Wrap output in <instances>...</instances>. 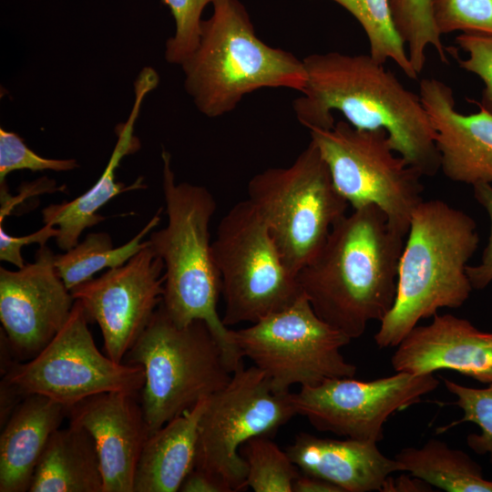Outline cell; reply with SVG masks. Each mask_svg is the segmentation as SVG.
Here are the masks:
<instances>
[{
	"label": "cell",
	"instance_id": "cell-1",
	"mask_svg": "<svg viewBox=\"0 0 492 492\" xmlns=\"http://www.w3.org/2000/svg\"><path fill=\"white\" fill-rule=\"evenodd\" d=\"M306 84L292 108L309 130L334 126V112L362 129H384L394 150L423 177L440 170L430 117L419 94L370 54L336 51L302 59Z\"/></svg>",
	"mask_w": 492,
	"mask_h": 492
},
{
	"label": "cell",
	"instance_id": "cell-2",
	"mask_svg": "<svg viewBox=\"0 0 492 492\" xmlns=\"http://www.w3.org/2000/svg\"><path fill=\"white\" fill-rule=\"evenodd\" d=\"M405 238L372 204L340 218L297 274L317 315L351 339L381 322L395 302Z\"/></svg>",
	"mask_w": 492,
	"mask_h": 492
},
{
	"label": "cell",
	"instance_id": "cell-3",
	"mask_svg": "<svg viewBox=\"0 0 492 492\" xmlns=\"http://www.w3.org/2000/svg\"><path fill=\"white\" fill-rule=\"evenodd\" d=\"M161 159L168 222L164 228L151 231L149 239L151 249L164 263L161 305L179 326L196 320L205 322L233 373L244 364L232 330L218 313L221 282L210 232L216 200L203 186L176 182L171 156L164 148Z\"/></svg>",
	"mask_w": 492,
	"mask_h": 492
},
{
	"label": "cell",
	"instance_id": "cell-4",
	"mask_svg": "<svg viewBox=\"0 0 492 492\" xmlns=\"http://www.w3.org/2000/svg\"><path fill=\"white\" fill-rule=\"evenodd\" d=\"M405 237L395 302L374 334L380 348L397 346L438 310L461 307L473 290L466 268L479 237L471 216L444 200H423Z\"/></svg>",
	"mask_w": 492,
	"mask_h": 492
},
{
	"label": "cell",
	"instance_id": "cell-5",
	"mask_svg": "<svg viewBox=\"0 0 492 492\" xmlns=\"http://www.w3.org/2000/svg\"><path fill=\"white\" fill-rule=\"evenodd\" d=\"M212 5L211 16L201 22L196 50L181 65L185 90L201 114L230 113L260 88L302 91V60L260 39L239 0H216Z\"/></svg>",
	"mask_w": 492,
	"mask_h": 492
},
{
	"label": "cell",
	"instance_id": "cell-6",
	"mask_svg": "<svg viewBox=\"0 0 492 492\" xmlns=\"http://www.w3.org/2000/svg\"><path fill=\"white\" fill-rule=\"evenodd\" d=\"M123 363L144 369L139 401L150 434L223 388L232 374L206 323L179 326L161 303Z\"/></svg>",
	"mask_w": 492,
	"mask_h": 492
},
{
	"label": "cell",
	"instance_id": "cell-7",
	"mask_svg": "<svg viewBox=\"0 0 492 492\" xmlns=\"http://www.w3.org/2000/svg\"><path fill=\"white\" fill-rule=\"evenodd\" d=\"M248 200L266 222L287 269L297 277L325 243L348 202L311 139L285 168H269L248 183Z\"/></svg>",
	"mask_w": 492,
	"mask_h": 492
},
{
	"label": "cell",
	"instance_id": "cell-8",
	"mask_svg": "<svg viewBox=\"0 0 492 492\" xmlns=\"http://www.w3.org/2000/svg\"><path fill=\"white\" fill-rule=\"evenodd\" d=\"M212 250L226 326L255 323L302 295L297 277L287 269L266 222L248 199L222 217Z\"/></svg>",
	"mask_w": 492,
	"mask_h": 492
},
{
	"label": "cell",
	"instance_id": "cell-9",
	"mask_svg": "<svg viewBox=\"0 0 492 492\" xmlns=\"http://www.w3.org/2000/svg\"><path fill=\"white\" fill-rule=\"evenodd\" d=\"M338 192L353 209L378 207L390 225L406 236L423 200V176L393 149L384 129H362L345 119L328 129L309 130Z\"/></svg>",
	"mask_w": 492,
	"mask_h": 492
},
{
	"label": "cell",
	"instance_id": "cell-10",
	"mask_svg": "<svg viewBox=\"0 0 492 492\" xmlns=\"http://www.w3.org/2000/svg\"><path fill=\"white\" fill-rule=\"evenodd\" d=\"M232 336L278 394L290 393L294 384L354 377L357 371L341 354L352 339L321 319L303 293L288 307L232 330Z\"/></svg>",
	"mask_w": 492,
	"mask_h": 492
},
{
	"label": "cell",
	"instance_id": "cell-11",
	"mask_svg": "<svg viewBox=\"0 0 492 492\" xmlns=\"http://www.w3.org/2000/svg\"><path fill=\"white\" fill-rule=\"evenodd\" d=\"M290 394L274 392L255 365L233 372L229 383L208 397L195 467L220 478L232 492L246 489L248 468L240 448L252 437L272 436L296 415Z\"/></svg>",
	"mask_w": 492,
	"mask_h": 492
},
{
	"label": "cell",
	"instance_id": "cell-12",
	"mask_svg": "<svg viewBox=\"0 0 492 492\" xmlns=\"http://www.w3.org/2000/svg\"><path fill=\"white\" fill-rule=\"evenodd\" d=\"M88 318L78 300L48 344L35 357L15 363L2 377L24 395H41L67 409L106 392L138 394L144 384L142 366L117 363L96 346Z\"/></svg>",
	"mask_w": 492,
	"mask_h": 492
},
{
	"label": "cell",
	"instance_id": "cell-13",
	"mask_svg": "<svg viewBox=\"0 0 492 492\" xmlns=\"http://www.w3.org/2000/svg\"><path fill=\"white\" fill-rule=\"evenodd\" d=\"M438 385L434 374L396 372L371 381L333 378L301 386L290 397L296 415L318 431L378 443L391 415L420 402Z\"/></svg>",
	"mask_w": 492,
	"mask_h": 492
},
{
	"label": "cell",
	"instance_id": "cell-14",
	"mask_svg": "<svg viewBox=\"0 0 492 492\" xmlns=\"http://www.w3.org/2000/svg\"><path fill=\"white\" fill-rule=\"evenodd\" d=\"M164 281L163 261L149 242L123 265L70 291L89 323L98 324L106 354L115 362H123L148 326L162 302Z\"/></svg>",
	"mask_w": 492,
	"mask_h": 492
},
{
	"label": "cell",
	"instance_id": "cell-15",
	"mask_svg": "<svg viewBox=\"0 0 492 492\" xmlns=\"http://www.w3.org/2000/svg\"><path fill=\"white\" fill-rule=\"evenodd\" d=\"M56 254L40 246L35 261L17 271L0 268V321L17 362L40 353L67 321L75 299L55 266Z\"/></svg>",
	"mask_w": 492,
	"mask_h": 492
},
{
	"label": "cell",
	"instance_id": "cell-16",
	"mask_svg": "<svg viewBox=\"0 0 492 492\" xmlns=\"http://www.w3.org/2000/svg\"><path fill=\"white\" fill-rule=\"evenodd\" d=\"M69 424L87 430L95 440L103 475V492H133L134 475L150 435L139 395L106 392L68 409Z\"/></svg>",
	"mask_w": 492,
	"mask_h": 492
},
{
	"label": "cell",
	"instance_id": "cell-17",
	"mask_svg": "<svg viewBox=\"0 0 492 492\" xmlns=\"http://www.w3.org/2000/svg\"><path fill=\"white\" fill-rule=\"evenodd\" d=\"M418 94L435 129L443 174L472 186L492 184V112L478 105V111L462 114L453 89L434 77L420 81Z\"/></svg>",
	"mask_w": 492,
	"mask_h": 492
},
{
	"label": "cell",
	"instance_id": "cell-18",
	"mask_svg": "<svg viewBox=\"0 0 492 492\" xmlns=\"http://www.w3.org/2000/svg\"><path fill=\"white\" fill-rule=\"evenodd\" d=\"M396 347L391 358L395 372L425 374L447 369L492 383V333L466 319L436 313L430 323L414 327Z\"/></svg>",
	"mask_w": 492,
	"mask_h": 492
},
{
	"label": "cell",
	"instance_id": "cell-19",
	"mask_svg": "<svg viewBox=\"0 0 492 492\" xmlns=\"http://www.w3.org/2000/svg\"><path fill=\"white\" fill-rule=\"evenodd\" d=\"M159 75L152 67H144L134 82L135 100L128 118L115 129L118 140L108 163L97 182L81 196L70 201L50 204L42 210L44 224L57 228L55 238L57 247L66 251L79 241L82 232L105 220L97 213L105 204L120 193L142 189V178L126 186L116 180V169L125 156L137 152L140 147L134 128L146 96L159 85Z\"/></svg>",
	"mask_w": 492,
	"mask_h": 492
},
{
	"label": "cell",
	"instance_id": "cell-20",
	"mask_svg": "<svg viewBox=\"0 0 492 492\" xmlns=\"http://www.w3.org/2000/svg\"><path fill=\"white\" fill-rule=\"evenodd\" d=\"M302 473L325 479L343 492L380 491L386 478L402 472L377 443L333 439L302 432L285 449Z\"/></svg>",
	"mask_w": 492,
	"mask_h": 492
},
{
	"label": "cell",
	"instance_id": "cell-21",
	"mask_svg": "<svg viewBox=\"0 0 492 492\" xmlns=\"http://www.w3.org/2000/svg\"><path fill=\"white\" fill-rule=\"evenodd\" d=\"M68 409L41 395H28L2 426L0 492L29 491L37 463Z\"/></svg>",
	"mask_w": 492,
	"mask_h": 492
},
{
	"label": "cell",
	"instance_id": "cell-22",
	"mask_svg": "<svg viewBox=\"0 0 492 492\" xmlns=\"http://www.w3.org/2000/svg\"><path fill=\"white\" fill-rule=\"evenodd\" d=\"M208 398L150 434L140 453L133 492H176L196 466L199 423Z\"/></svg>",
	"mask_w": 492,
	"mask_h": 492
},
{
	"label": "cell",
	"instance_id": "cell-23",
	"mask_svg": "<svg viewBox=\"0 0 492 492\" xmlns=\"http://www.w3.org/2000/svg\"><path fill=\"white\" fill-rule=\"evenodd\" d=\"M96 443L85 428L69 424L50 436L29 492H103Z\"/></svg>",
	"mask_w": 492,
	"mask_h": 492
},
{
	"label": "cell",
	"instance_id": "cell-24",
	"mask_svg": "<svg viewBox=\"0 0 492 492\" xmlns=\"http://www.w3.org/2000/svg\"><path fill=\"white\" fill-rule=\"evenodd\" d=\"M395 459L402 472L442 490L492 492V480L483 477L481 466L464 451L451 448L438 439L431 438L421 447H405Z\"/></svg>",
	"mask_w": 492,
	"mask_h": 492
},
{
	"label": "cell",
	"instance_id": "cell-25",
	"mask_svg": "<svg viewBox=\"0 0 492 492\" xmlns=\"http://www.w3.org/2000/svg\"><path fill=\"white\" fill-rule=\"evenodd\" d=\"M160 212L161 209L158 210L138 234L119 247H114L108 233L92 232L70 250L56 254V269L67 289L71 291L93 279V276L103 269L123 265L146 247L149 241L142 240L159 225Z\"/></svg>",
	"mask_w": 492,
	"mask_h": 492
},
{
	"label": "cell",
	"instance_id": "cell-26",
	"mask_svg": "<svg viewBox=\"0 0 492 492\" xmlns=\"http://www.w3.org/2000/svg\"><path fill=\"white\" fill-rule=\"evenodd\" d=\"M348 11L364 29L370 55L380 63L393 60L412 79L418 74L413 68L405 46L392 17L390 0H332Z\"/></svg>",
	"mask_w": 492,
	"mask_h": 492
},
{
	"label": "cell",
	"instance_id": "cell-27",
	"mask_svg": "<svg viewBox=\"0 0 492 492\" xmlns=\"http://www.w3.org/2000/svg\"><path fill=\"white\" fill-rule=\"evenodd\" d=\"M432 1L390 0L394 24L418 75L425 67L428 46L435 48L443 63L447 62L446 47L434 22Z\"/></svg>",
	"mask_w": 492,
	"mask_h": 492
},
{
	"label": "cell",
	"instance_id": "cell-28",
	"mask_svg": "<svg viewBox=\"0 0 492 492\" xmlns=\"http://www.w3.org/2000/svg\"><path fill=\"white\" fill-rule=\"evenodd\" d=\"M240 454L248 468L247 487L255 492H292L301 471L270 436L249 439L241 446Z\"/></svg>",
	"mask_w": 492,
	"mask_h": 492
},
{
	"label": "cell",
	"instance_id": "cell-29",
	"mask_svg": "<svg viewBox=\"0 0 492 492\" xmlns=\"http://www.w3.org/2000/svg\"><path fill=\"white\" fill-rule=\"evenodd\" d=\"M444 384L449 393L456 397L453 404L462 409L463 415L437 428L436 433L442 434L463 423L477 424L481 433L469 434L466 444L478 455L489 454L492 463V383L485 388H472L445 378Z\"/></svg>",
	"mask_w": 492,
	"mask_h": 492
},
{
	"label": "cell",
	"instance_id": "cell-30",
	"mask_svg": "<svg viewBox=\"0 0 492 492\" xmlns=\"http://www.w3.org/2000/svg\"><path fill=\"white\" fill-rule=\"evenodd\" d=\"M433 18L438 33L492 36V0H433Z\"/></svg>",
	"mask_w": 492,
	"mask_h": 492
},
{
	"label": "cell",
	"instance_id": "cell-31",
	"mask_svg": "<svg viewBox=\"0 0 492 492\" xmlns=\"http://www.w3.org/2000/svg\"><path fill=\"white\" fill-rule=\"evenodd\" d=\"M175 20L174 35L166 41L167 62L181 66L196 50L200 36L201 14L216 0H162Z\"/></svg>",
	"mask_w": 492,
	"mask_h": 492
},
{
	"label": "cell",
	"instance_id": "cell-32",
	"mask_svg": "<svg viewBox=\"0 0 492 492\" xmlns=\"http://www.w3.org/2000/svg\"><path fill=\"white\" fill-rule=\"evenodd\" d=\"M78 167L74 159H46L29 149L16 133L0 128V185L6 183V176L19 169L31 171H69Z\"/></svg>",
	"mask_w": 492,
	"mask_h": 492
},
{
	"label": "cell",
	"instance_id": "cell-33",
	"mask_svg": "<svg viewBox=\"0 0 492 492\" xmlns=\"http://www.w3.org/2000/svg\"><path fill=\"white\" fill-rule=\"evenodd\" d=\"M455 42L466 54V58H456L459 67L484 84L478 105L492 112V36L461 33Z\"/></svg>",
	"mask_w": 492,
	"mask_h": 492
},
{
	"label": "cell",
	"instance_id": "cell-34",
	"mask_svg": "<svg viewBox=\"0 0 492 492\" xmlns=\"http://www.w3.org/2000/svg\"><path fill=\"white\" fill-rule=\"evenodd\" d=\"M473 190L475 199L485 209L490 220V235L483 251L481 261L466 268L473 289L482 290L492 282V184H476Z\"/></svg>",
	"mask_w": 492,
	"mask_h": 492
},
{
	"label": "cell",
	"instance_id": "cell-35",
	"mask_svg": "<svg viewBox=\"0 0 492 492\" xmlns=\"http://www.w3.org/2000/svg\"><path fill=\"white\" fill-rule=\"evenodd\" d=\"M58 234V230L51 224H44V226L26 236L15 237L8 234L3 223H0V260L12 263L15 267L22 268L26 262L21 254L23 246L32 243H37L39 246H45L47 241L51 238H56Z\"/></svg>",
	"mask_w": 492,
	"mask_h": 492
},
{
	"label": "cell",
	"instance_id": "cell-36",
	"mask_svg": "<svg viewBox=\"0 0 492 492\" xmlns=\"http://www.w3.org/2000/svg\"><path fill=\"white\" fill-rule=\"evenodd\" d=\"M181 492H232L220 478L202 469L194 467L183 480Z\"/></svg>",
	"mask_w": 492,
	"mask_h": 492
},
{
	"label": "cell",
	"instance_id": "cell-37",
	"mask_svg": "<svg viewBox=\"0 0 492 492\" xmlns=\"http://www.w3.org/2000/svg\"><path fill=\"white\" fill-rule=\"evenodd\" d=\"M429 484L410 474L392 478L389 476L384 481L381 492H426L433 491Z\"/></svg>",
	"mask_w": 492,
	"mask_h": 492
},
{
	"label": "cell",
	"instance_id": "cell-38",
	"mask_svg": "<svg viewBox=\"0 0 492 492\" xmlns=\"http://www.w3.org/2000/svg\"><path fill=\"white\" fill-rule=\"evenodd\" d=\"M0 389V422L2 427L6 423L15 407L26 397V395H24L15 385L5 379L1 380Z\"/></svg>",
	"mask_w": 492,
	"mask_h": 492
},
{
	"label": "cell",
	"instance_id": "cell-39",
	"mask_svg": "<svg viewBox=\"0 0 492 492\" xmlns=\"http://www.w3.org/2000/svg\"><path fill=\"white\" fill-rule=\"evenodd\" d=\"M292 492H343L336 485L321 477L300 473L292 485Z\"/></svg>",
	"mask_w": 492,
	"mask_h": 492
}]
</instances>
